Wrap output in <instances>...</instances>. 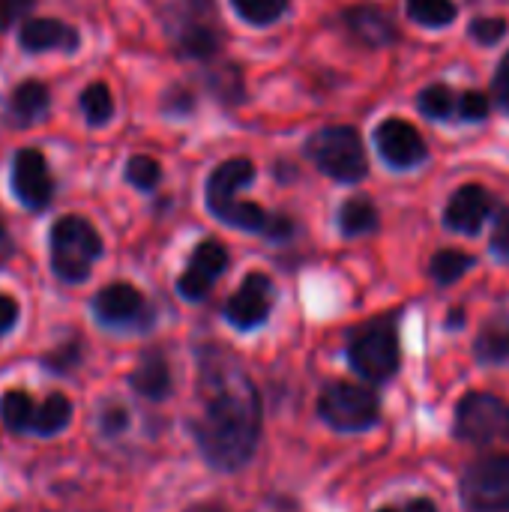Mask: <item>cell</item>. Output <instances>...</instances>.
I'll return each mask as SVG.
<instances>
[{
    "mask_svg": "<svg viewBox=\"0 0 509 512\" xmlns=\"http://www.w3.org/2000/svg\"><path fill=\"white\" fill-rule=\"evenodd\" d=\"M201 411L192 423L195 444L204 462L216 471H240L258 450L261 441V396L246 372L225 369L219 363H204Z\"/></svg>",
    "mask_w": 509,
    "mask_h": 512,
    "instance_id": "1",
    "label": "cell"
},
{
    "mask_svg": "<svg viewBox=\"0 0 509 512\" xmlns=\"http://www.w3.org/2000/svg\"><path fill=\"white\" fill-rule=\"evenodd\" d=\"M48 255L60 282L81 285L102 258V237L84 216H60L48 234Z\"/></svg>",
    "mask_w": 509,
    "mask_h": 512,
    "instance_id": "2",
    "label": "cell"
},
{
    "mask_svg": "<svg viewBox=\"0 0 509 512\" xmlns=\"http://www.w3.org/2000/svg\"><path fill=\"white\" fill-rule=\"evenodd\" d=\"M306 156L336 183H360L369 174V156L354 126H321L306 141Z\"/></svg>",
    "mask_w": 509,
    "mask_h": 512,
    "instance_id": "3",
    "label": "cell"
},
{
    "mask_svg": "<svg viewBox=\"0 0 509 512\" xmlns=\"http://www.w3.org/2000/svg\"><path fill=\"white\" fill-rule=\"evenodd\" d=\"M348 363L363 381L387 384L402 366L396 318H378L354 330L348 342Z\"/></svg>",
    "mask_w": 509,
    "mask_h": 512,
    "instance_id": "4",
    "label": "cell"
},
{
    "mask_svg": "<svg viewBox=\"0 0 509 512\" xmlns=\"http://www.w3.org/2000/svg\"><path fill=\"white\" fill-rule=\"evenodd\" d=\"M456 441L468 447H495L509 441V402L495 393L471 390L456 405Z\"/></svg>",
    "mask_w": 509,
    "mask_h": 512,
    "instance_id": "5",
    "label": "cell"
},
{
    "mask_svg": "<svg viewBox=\"0 0 509 512\" xmlns=\"http://www.w3.org/2000/svg\"><path fill=\"white\" fill-rule=\"evenodd\" d=\"M318 417L336 432H348V435L369 432L381 420V399L360 384L336 381L321 390Z\"/></svg>",
    "mask_w": 509,
    "mask_h": 512,
    "instance_id": "6",
    "label": "cell"
},
{
    "mask_svg": "<svg viewBox=\"0 0 509 512\" xmlns=\"http://www.w3.org/2000/svg\"><path fill=\"white\" fill-rule=\"evenodd\" d=\"M459 501L465 512H509V453L471 462L459 480Z\"/></svg>",
    "mask_w": 509,
    "mask_h": 512,
    "instance_id": "7",
    "label": "cell"
},
{
    "mask_svg": "<svg viewBox=\"0 0 509 512\" xmlns=\"http://www.w3.org/2000/svg\"><path fill=\"white\" fill-rule=\"evenodd\" d=\"M93 318L108 330H147L153 312L144 294L129 282H111L93 297Z\"/></svg>",
    "mask_w": 509,
    "mask_h": 512,
    "instance_id": "8",
    "label": "cell"
},
{
    "mask_svg": "<svg viewBox=\"0 0 509 512\" xmlns=\"http://www.w3.org/2000/svg\"><path fill=\"white\" fill-rule=\"evenodd\" d=\"M375 150L393 171H414L429 159V144L420 129L402 117H387L372 132Z\"/></svg>",
    "mask_w": 509,
    "mask_h": 512,
    "instance_id": "9",
    "label": "cell"
},
{
    "mask_svg": "<svg viewBox=\"0 0 509 512\" xmlns=\"http://www.w3.org/2000/svg\"><path fill=\"white\" fill-rule=\"evenodd\" d=\"M9 183H12V192L15 198L33 210V213H42L51 207L54 201V177L48 171V162L39 150L33 147H24L15 153L12 159V171H9Z\"/></svg>",
    "mask_w": 509,
    "mask_h": 512,
    "instance_id": "10",
    "label": "cell"
},
{
    "mask_svg": "<svg viewBox=\"0 0 509 512\" xmlns=\"http://www.w3.org/2000/svg\"><path fill=\"white\" fill-rule=\"evenodd\" d=\"M495 210H498V201L483 183H465L450 195L441 222L453 234L477 237L483 231V225L495 216Z\"/></svg>",
    "mask_w": 509,
    "mask_h": 512,
    "instance_id": "11",
    "label": "cell"
},
{
    "mask_svg": "<svg viewBox=\"0 0 509 512\" xmlns=\"http://www.w3.org/2000/svg\"><path fill=\"white\" fill-rule=\"evenodd\" d=\"M276 303V288L270 282V276L264 273H249L243 279V285L228 297L225 303V321L237 330H255L261 324H267L270 312Z\"/></svg>",
    "mask_w": 509,
    "mask_h": 512,
    "instance_id": "12",
    "label": "cell"
},
{
    "mask_svg": "<svg viewBox=\"0 0 509 512\" xmlns=\"http://www.w3.org/2000/svg\"><path fill=\"white\" fill-rule=\"evenodd\" d=\"M225 270H228V249H225L219 240H204V243L195 246V252H192V258H189V267L180 273L177 291H180L186 300L198 303V300H204V297L210 294L213 282H216Z\"/></svg>",
    "mask_w": 509,
    "mask_h": 512,
    "instance_id": "13",
    "label": "cell"
},
{
    "mask_svg": "<svg viewBox=\"0 0 509 512\" xmlns=\"http://www.w3.org/2000/svg\"><path fill=\"white\" fill-rule=\"evenodd\" d=\"M342 24H345V30L351 33L354 42H360L363 48H372V51L390 48V45L399 39L396 21H393L384 9L369 6V3L345 9V12H342Z\"/></svg>",
    "mask_w": 509,
    "mask_h": 512,
    "instance_id": "14",
    "label": "cell"
},
{
    "mask_svg": "<svg viewBox=\"0 0 509 512\" xmlns=\"http://www.w3.org/2000/svg\"><path fill=\"white\" fill-rule=\"evenodd\" d=\"M18 42L27 54H45V51H78L81 36L72 24L60 18H27L21 21Z\"/></svg>",
    "mask_w": 509,
    "mask_h": 512,
    "instance_id": "15",
    "label": "cell"
},
{
    "mask_svg": "<svg viewBox=\"0 0 509 512\" xmlns=\"http://www.w3.org/2000/svg\"><path fill=\"white\" fill-rule=\"evenodd\" d=\"M51 111V93L42 81H21L3 105V120L15 129L36 126Z\"/></svg>",
    "mask_w": 509,
    "mask_h": 512,
    "instance_id": "16",
    "label": "cell"
},
{
    "mask_svg": "<svg viewBox=\"0 0 509 512\" xmlns=\"http://www.w3.org/2000/svg\"><path fill=\"white\" fill-rule=\"evenodd\" d=\"M252 180H255V165H252V159H243V156L225 159V162L216 165L213 174L207 177V189H204L207 210H216V207L234 201L237 192H240L243 186H249Z\"/></svg>",
    "mask_w": 509,
    "mask_h": 512,
    "instance_id": "17",
    "label": "cell"
},
{
    "mask_svg": "<svg viewBox=\"0 0 509 512\" xmlns=\"http://www.w3.org/2000/svg\"><path fill=\"white\" fill-rule=\"evenodd\" d=\"M174 45L183 57H195V60H210L219 54L222 45V33L216 27V21L201 18L198 12L183 18L174 30Z\"/></svg>",
    "mask_w": 509,
    "mask_h": 512,
    "instance_id": "18",
    "label": "cell"
},
{
    "mask_svg": "<svg viewBox=\"0 0 509 512\" xmlns=\"http://www.w3.org/2000/svg\"><path fill=\"white\" fill-rule=\"evenodd\" d=\"M129 387L150 399V402H165L174 390V378H171V366L159 351H150L138 360L135 372L129 375Z\"/></svg>",
    "mask_w": 509,
    "mask_h": 512,
    "instance_id": "19",
    "label": "cell"
},
{
    "mask_svg": "<svg viewBox=\"0 0 509 512\" xmlns=\"http://www.w3.org/2000/svg\"><path fill=\"white\" fill-rule=\"evenodd\" d=\"M474 357L480 366H509V315H495L480 327Z\"/></svg>",
    "mask_w": 509,
    "mask_h": 512,
    "instance_id": "20",
    "label": "cell"
},
{
    "mask_svg": "<svg viewBox=\"0 0 509 512\" xmlns=\"http://www.w3.org/2000/svg\"><path fill=\"white\" fill-rule=\"evenodd\" d=\"M339 231L345 240H357V237H369L381 228V213L375 207L372 198L366 195H351L342 207H339Z\"/></svg>",
    "mask_w": 509,
    "mask_h": 512,
    "instance_id": "21",
    "label": "cell"
},
{
    "mask_svg": "<svg viewBox=\"0 0 509 512\" xmlns=\"http://www.w3.org/2000/svg\"><path fill=\"white\" fill-rule=\"evenodd\" d=\"M72 420V402L63 393H51L48 399L36 402L33 408V423H30V435L39 438H54L60 435Z\"/></svg>",
    "mask_w": 509,
    "mask_h": 512,
    "instance_id": "22",
    "label": "cell"
},
{
    "mask_svg": "<svg viewBox=\"0 0 509 512\" xmlns=\"http://www.w3.org/2000/svg\"><path fill=\"white\" fill-rule=\"evenodd\" d=\"M474 267H477V258L462 249H438L429 258V276L438 288H450L462 282Z\"/></svg>",
    "mask_w": 509,
    "mask_h": 512,
    "instance_id": "23",
    "label": "cell"
},
{
    "mask_svg": "<svg viewBox=\"0 0 509 512\" xmlns=\"http://www.w3.org/2000/svg\"><path fill=\"white\" fill-rule=\"evenodd\" d=\"M456 102H459V93L444 81L426 84L417 93V111L432 123H453L456 120Z\"/></svg>",
    "mask_w": 509,
    "mask_h": 512,
    "instance_id": "24",
    "label": "cell"
},
{
    "mask_svg": "<svg viewBox=\"0 0 509 512\" xmlns=\"http://www.w3.org/2000/svg\"><path fill=\"white\" fill-rule=\"evenodd\" d=\"M405 12L414 24L426 30H444L459 18L456 0H405Z\"/></svg>",
    "mask_w": 509,
    "mask_h": 512,
    "instance_id": "25",
    "label": "cell"
},
{
    "mask_svg": "<svg viewBox=\"0 0 509 512\" xmlns=\"http://www.w3.org/2000/svg\"><path fill=\"white\" fill-rule=\"evenodd\" d=\"M33 408H36V399L24 390H9L3 399H0V423L9 429V432H30V423H33Z\"/></svg>",
    "mask_w": 509,
    "mask_h": 512,
    "instance_id": "26",
    "label": "cell"
},
{
    "mask_svg": "<svg viewBox=\"0 0 509 512\" xmlns=\"http://www.w3.org/2000/svg\"><path fill=\"white\" fill-rule=\"evenodd\" d=\"M78 108L90 126H105L114 117V99H111L108 84H102V81L87 84L78 96Z\"/></svg>",
    "mask_w": 509,
    "mask_h": 512,
    "instance_id": "27",
    "label": "cell"
},
{
    "mask_svg": "<svg viewBox=\"0 0 509 512\" xmlns=\"http://www.w3.org/2000/svg\"><path fill=\"white\" fill-rule=\"evenodd\" d=\"M231 6H234V12H237L246 24H252V27H267V24L279 21V18L288 12L291 0H231Z\"/></svg>",
    "mask_w": 509,
    "mask_h": 512,
    "instance_id": "28",
    "label": "cell"
},
{
    "mask_svg": "<svg viewBox=\"0 0 509 512\" xmlns=\"http://www.w3.org/2000/svg\"><path fill=\"white\" fill-rule=\"evenodd\" d=\"M210 87H213L216 99H222L225 105H237V102L246 99V81H243L240 66H234V63H228L219 72H213L210 75Z\"/></svg>",
    "mask_w": 509,
    "mask_h": 512,
    "instance_id": "29",
    "label": "cell"
},
{
    "mask_svg": "<svg viewBox=\"0 0 509 512\" xmlns=\"http://www.w3.org/2000/svg\"><path fill=\"white\" fill-rule=\"evenodd\" d=\"M159 180H162V165L153 156L138 153L126 162V183L129 186H135L141 192H153L159 186Z\"/></svg>",
    "mask_w": 509,
    "mask_h": 512,
    "instance_id": "30",
    "label": "cell"
},
{
    "mask_svg": "<svg viewBox=\"0 0 509 512\" xmlns=\"http://www.w3.org/2000/svg\"><path fill=\"white\" fill-rule=\"evenodd\" d=\"M507 33L509 24L507 18H501V15H477L468 24V39H474L483 48H495Z\"/></svg>",
    "mask_w": 509,
    "mask_h": 512,
    "instance_id": "31",
    "label": "cell"
},
{
    "mask_svg": "<svg viewBox=\"0 0 509 512\" xmlns=\"http://www.w3.org/2000/svg\"><path fill=\"white\" fill-rule=\"evenodd\" d=\"M492 114V99L480 90H465L459 93V102H456V120L462 123H483L486 117Z\"/></svg>",
    "mask_w": 509,
    "mask_h": 512,
    "instance_id": "32",
    "label": "cell"
},
{
    "mask_svg": "<svg viewBox=\"0 0 509 512\" xmlns=\"http://www.w3.org/2000/svg\"><path fill=\"white\" fill-rule=\"evenodd\" d=\"M489 252H492V258H498L501 264L509 267V204L495 210V228L489 237Z\"/></svg>",
    "mask_w": 509,
    "mask_h": 512,
    "instance_id": "33",
    "label": "cell"
},
{
    "mask_svg": "<svg viewBox=\"0 0 509 512\" xmlns=\"http://www.w3.org/2000/svg\"><path fill=\"white\" fill-rule=\"evenodd\" d=\"M492 102H495V108L501 111V114H509V51L498 60V66H495V75H492V96H489Z\"/></svg>",
    "mask_w": 509,
    "mask_h": 512,
    "instance_id": "34",
    "label": "cell"
},
{
    "mask_svg": "<svg viewBox=\"0 0 509 512\" xmlns=\"http://www.w3.org/2000/svg\"><path fill=\"white\" fill-rule=\"evenodd\" d=\"M78 360H81V348H78V342H69V345L57 348L51 357H45V366L54 375H66V372H72L78 366Z\"/></svg>",
    "mask_w": 509,
    "mask_h": 512,
    "instance_id": "35",
    "label": "cell"
},
{
    "mask_svg": "<svg viewBox=\"0 0 509 512\" xmlns=\"http://www.w3.org/2000/svg\"><path fill=\"white\" fill-rule=\"evenodd\" d=\"M162 108H165V114H171V117H186V114L195 111V96H192L189 90H183V87H174V90L165 93Z\"/></svg>",
    "mask_w": 509,
    "mask_h": 512,
    "instance_id": "36",
    "label": "cell"
},
{
    "mask_svg": "<svg viewBox=\"0 0 509 512\" xmlns=\"http://www.w3.org/2000/svg\"><path fill=\"white\" fill-rule=\"evenodd\" d=\"M36 0H0V30H9L27 18Z\"/></svg>",
    "mask_w": 509,
    "mask_h": 512,
    "instance_id": "37",
    "label": "cell"
},
{
    "mask_svg": "<svg viewBox=\"0 0 509 512\" xmlns=\"http://www.w3.org/2000/svg\"><path fill=\"white\" fill-rule=\"evenodd\" d=\"M99 426H102V432L105 435H117V432H123L126 429V408L123 405H105L102 411H99Z\"/></svg>",
    "mask_w": 509,
    "mask_h": 512,
    "instance_id": "38",
    "label": "cell"
},
{
    "mask_svg": "<svg viewBox=\"0 0 509 512\" xmlns=\"http://www.w3.org/2000/svg\"><path fill=\"white\" fill-rule=\"evenodd\" d=\"M18 321V303L9 294H0V336H6Z\"/></svg>",
    "mask_w": 509,
    "mask_h": 512,
    "instance_id": "39",
    "label": "cell"
},
{
    "mask_svg": "<svg viewBox=\"0 0 509 512\" xmlns=\"http://www.w3.org/2000/svg\"><path fill=\"white\" fill-rule=\"evenodd\" d=\"M465 321H468L465 309H462V306H456V309H450V312H447L444 327H447V330H462V327H465Z\"/></svg>",
    "mask_w": 509,
    "mask_h": 512,
    "instance_id": "40",
    "label": "cell"
},
{
    "mask_svg": "<svg viewBox=\"0 0 509 512\" xmlns=\"http://www.w3.org/2000/svg\"><path fill=\"white\" fill-rule=\"evenodd\" d=\"M405 512H438V504L432 498H414V501H408Z\"/></svg>",
    "mask_w": 509,
    "mask_h": 512,
    "instance_id": "41",
    "label": "cell"
},
{
    "mask_svg": "<svg viewBox=\"0 0 509 512\" xmlns=\"http://www.w3.org/2000/svg\"><path fill=\"white\" fill-rule=\"evenodd\" d=\"M9 252H12V240H9V234H6V228L0 222V261L9 258Z\"/></svg>",
    "mask_w": 509,
    "mask_h": 512,
    "instance_id": "42",
    "label": "cell"
},
{
    "mask_svg": "<svg viewBox=\"0 0 509 512\" xmlns=\"http://www.w3.org/2000/svg\"><path fill=\"white\" fill-rule=\"evenodd\" d=\"M375 512H399L396 507H381V510H375Z\"/></svg>",
    "mask_w": 509,
    "mask_h": 512,
    "instance_id": "43",
    "label": "cell"
},
{
    "mask_svg": "<svg viewBox=\"0 0 509 512\" xmlns=\"http://www.w3.org/2000/svg\"><path fill=\"white\" fill-rule=\"evenodd\" d=\"M201 512H222V510H201Z\"/></svg>",
    "mask_w": 509,
    "mask_h": 512,
    "instance_id": "44",
    "label": "cell"
}]
</instances>
